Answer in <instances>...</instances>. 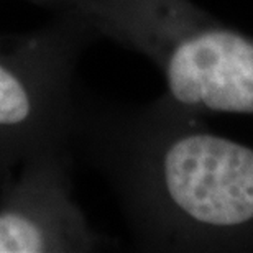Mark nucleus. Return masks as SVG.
I'll return each mask as SVG.
<instances>
[{
    "mask_svg": "<svg viewBox=\"0 0 253 253\" xmlns=\"http://www.w3.org/2000/svg\"><path fill=\"white\" fill-rule=\"evenodd\" d=\"M71 155L46 151L0 179V253H81L100 245L74 197Z\"/></svg>",
    "mask_w": 253,
    "mask_h": 253,
    "instance_id": "obj_3",
    "label": "nucleus"
},
{
    "mask_svg": "<svg viewBox=\"0 0 253 253\" xmlns=\"http://www.w3.org/2000/svg\"><path fill=\"white\" fill-rule=\"evenodd\" d=\"M141 150L140 189L166 214L201 227L253 220V148L206 131H179Z\"/></svg>",
    "mask_w": 253,
    "mask_h": 253,
    "instance_id": "obj_2",
    "label": "nucleus"
},
{
    "mask_svg": "<svg viewBox=\"0 0 253 253\" xmlns=\"http://www.w3.org/2000/svg\"><path fill=\"white\" fill-rule=\"evenodd\" d=\"M160 66L181 107L253 114V42L244 35L196 22Z\"/></svg>",
    "mask_w": 253,
    "mask_h": 253,
    "instance_id": "obj_4",
    "label": "nucleus"
},
{
    "mask_svg": "<svg viewBox=\"0 0 253 253\" xmlns=\"http://www.w3.org/2000/svg\"><path fill=\"white\" fill-rule=\"evenodd\" d=\"M90 38L64 17L25 35H0V179L33 156L71 150L76 71Z\"/></svg>",
    "mask_w": 253,
    "mask_h": 253,
    "instance_id": "obj_1",
    "label": "nucleus"
}]
</instances>
